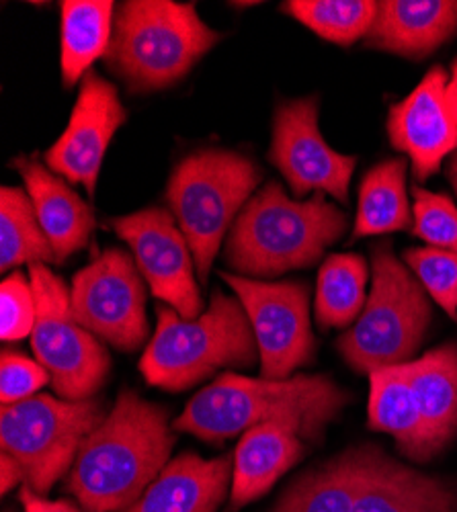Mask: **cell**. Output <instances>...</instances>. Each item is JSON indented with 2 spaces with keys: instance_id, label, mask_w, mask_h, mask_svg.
Masks as SVG:
<instances>
[{
  "instance_id": "cell-1",
  "label": "cell",
  "mask_w": 457,
  "mask_h": 512,
  "mask_svg": "<svg viewBox=\"0 0 457 512\" xmlns=\"http://www.w3.org/2000/svg\"><path fill=\"white\" fill-rule=\"evenodd\" d=\"M349 402L351 396L328 375L255 379L222 373L189 400L173 429L205 443H224L271 422L306 443H318Z\"/></svg>"
},
{
  "instance_id": "cell-2",
  "label": "cell",
  "mask_w": 457,
  "mask_h": 512,
  "mask_svg": "<svg viewBox=\"0 0 457 512\" xmlns=\"http://www.w3.org/2000/svg\"><path fill=\"white\" fill-rule=\"evenodd\" d=\"M177 435L169 410L121 390L111 412L82 443L66 490L82 512L128 510L171 461Z\"/></svg>"
},
{
  "instance_id": "cell-3",
  "label": "cell",
  "mask_w": 457,
  "mask_h": 512,
  "mask_svg": "<svg viewBox=\"0 0 457 512\" xmlns=\"http://www.w3.org/2000/svg\"><path fill=\"white\" fill-rule=\"evenodd\" d=\"M345 230L347 216L324 193L294 201L279 183H269L238 213L224 261L248 279L277 277L316 265Z\"/></svg>"
},
{
  "instance_id": "cell-4",
  "label": "cell",
  "mask_w": 457,
  "mask_h": 512,
  "mask_svg": "<svg viewBox=\"0 0 457 512\" xmlns=\"http://www.w3.org/2000/svg\"><path fill=\"white\" fill-rule=\"evenodd\" d=\"M156 332L140 359V373L154 388L185 392L224 367H253L257 338L238 297L214 291L210 308L185 320L162 302L156 304Z\"/></svg>"
},
{
  "instance_id": "cell-5",
  "label": "cell",
  "mask_w": 457,
  "mask_h": 512,
  "mask_svg": "<svg viewBox=\"0 0 457 512\" xmlns=\"http://www.w3.org/2000/svg\"><path fill=\"white\" fill-rule=\"evenodd\" d=\"M220 39L201 21L195 5L128 0L115 9L103 60L134 93L158 91L181 80Z\"/></svg>"
},
{
  "instance_id": "cell-6",
  "label": "cell",
  "mask_w": 457,
  "mask_h": 512,
  "mask_svg": "<svg viewBox=\"0 0 457 512\" xmlns=\"http://www.w3.org/2000/svg\"><path fill=\"white\" fill-rule=\"evenodd\" d=\"M373 283L355 324L337 340L345 363L373 373L412 361L431 324V300L421 281L392 254L390 244L373 248Z\"/></svg>"
},
{
  "instance_id": "cell-7",
  "label": "cell",
  "mask_w": 457,
  "mask_h": 512,
  "mask_svg": "<svg viewBox=\"0 0 457 512\" xmlns=\"http://www.w3.org/2000/svg\"><path fill=\"white\" fill-rule=\"evenodd\" d=\"M261 177V168L251 158L228 150H203L175 166L166 201L187 238L201 285L207 283L226 232Z\"/></svg>"
},
{
  "instance_id": "cell-8",
  "label": "cell",
  "mask_w": 457,
  "mask_h": 512,
  "mask_svg": "<svg viewBox=\"0 0 457 512\" xmlns=\"http://www.w3.org/2000/svg\"><path fill=\"white\" fill-rule=\"evenodd\" d=\"M105 416L99 398L70 402L35 394L0 408V447L21 463L25 486L48 496Z\"/></svg>"
},
{
  "instance_id": "cell-9",
  "label": "cell",
  "mask_w": 457,
  "mask_h": 512,
  "mask_svg": "<svg viewBox=\"0 0 457 512\" xmlns=\"http://www.w3.org/2000/svg\"><path fill=\"white\" fill-rule=\"evenodd\" d=\"M29 281L37 304L31 347L48 369L54 392L70 402L95 398L111 371L109 353L95 334L74 320L70 289L48 265H29Z\"/></svg>"
},
{
  "instance_id": "cell-10",
  "label": "cell",
  "mask_w": 457,
  "mask_h": 512,
  "mask_svg": "<svg viewBox=\"0 0 457 512\" xmlns=\"http://www.w3.org/2000/svg\"><path fill=\"white\" fill-rule=\"evenodd\" d=\"M74 320L121 353H134L150 336L146 289L132 254L107 248L78 271L70 287Z\"/></svg>"
},
{
  "instance_id": "cell-11",
  "label": "cell",
  "mask_w": 457,
  "mask_h": 512,
  "mask_svg": "<svg viewBox=\"0 0 457 512\" xmlns=\"http://www.w3.org/2000/svg\"><path fill=\"white\" fill-rule=\"evenodd\" d=\"M222 281L236 293L251 320L261 377L287 379L314 359L310 291L302 281H261L222 271Z\"/></svg>"
},
{
  "instance_id": "cell-12",
  "label": "cell",
  "mask_w": 457,
  "mask_h": 512,
  "mask_svg": "<svg viewBox=\"0 0 457 512\" xmlns=\"http://www.w3.org/2000/svg\"><path fill=\"white\" fill-rule=\"evenodd\" d=\"M134 252L138 271L158 302L171 306L185 320L203 312L193 254L175 216L164 207H148L107 224Z\"/></svg>"
},
{
  "instance_id": "cell-13",
  "label": "cell",
  "mask_w": 457,
  "mask_h": 512,
  "mask_svg": "<svg viewBox=\"0 0 457 512\" xmlns=\"http://www.w3.org/2000/svg\"><path fill=\"white\" fill-rule=\"evenodd\" d=\"M269 160L285 177L292 193H324L339 203L349 201L355 156L332 150L318 130V99L279 105L273 123Z\"/></svg>"
},
{
  "instance_id": "cell-14",
  "label": "cell",
  "mask_w": 457,
  "mask_h": 512,
  "mask_svg": "<svg viewBox=\"0 0 457 512\" xmlns=\"http://www.w3.org/2000/svg\"><path fill=\"white\" fill-rule=\"evenodd\" d=\"M117 89L95 72L82 78L68 127L44 154V162L68 183L85 185L95 197L103 156L119 127L126 123Z\"/></svg>"
},
{
  "instance_id": "cell-15",
  "label": "cell",
  "mask_w": 457,
  "mask_h": 512,
  "mask_svg": "<svg viewBox=\"0 0 457 512\" xmlns=\"http://www.w3.org/2000/svg\"><path fill=\"white\" fill-rule=\"evenodd\" d=\"M449 76L433 66L406 99L388 111L390 144L408 156L417 181H427L457 150V123L447 107Z\"/></svg>"
},
{
  "instance_id": "cell-16",
  "label": "cell",
  "mask_w": 457,
  "mask_h": 512,
  "mask_svg": "<svg viewBox=\"0 0 457 512\" xmlns=\"http://www.w3.org/2000/svg\"><path fill=\"white\" fill-rule=\"evenodd\" d=\"M384 455L378 445H361L306 469L281 492L271 512H353Z\"/></svg>"
},
{
  "instance_id": "cell-17",
  "label": "cell",
  "mask_w": 457,
  "mask_h": 512,
  "mask_svg": "<svg viewBox=\"0 0 457 512\" xmlns=\"http://www.w3.org/2000/svg\"><path fill=\"white\" fill-rule=\"evenodd\" d=\"M234 455L203 459L193 451L173 457L148 490L123 512H218L230 498Z\"/></svg>"
},
{
  "instance_id": "cell-18",
  "label": "cell",
  "mask_w": 457,
  "mask_h": 512,
  "mask_svg": "<svg viewBox=\"0 0 457 512\" xmlns=\"http://www.w3.org/2000/svg\"><path fill=\"white\" fill-rule=\"evenodd\" d=\"M13 166L19 170L27 187L41 230L54 248L56 265H62L74 252L89 244L97 224L93 209L70 189L68 183L35 158L19 156L13 160Z\"/></svg>"
},
{
  "instance_id": "cell-19",
  "label": "cell",
  "mask_w": 457,
  "mask_h": 512,
  "mask_svg": "<svg viewBox=\"0 0 457 512\" xmlns=\"http://www.w3.org/2000/svg\"><path fill=\"white\" fill-rule=\"evenodd\" d=\"M457 31L455 0H384L365 44L406 58H425Z\"/></svg>"
},
{
  "instance_id": "cell-20",
  "label": "cell",
  "mask_w": 457,
  "mask_h": 512,
  "mask_svg": "<svg viewBox=\"0 0 457 512\" xmlns=\"http://www.w3.org/2000/svg\"><path fill=\"white\" fill-rule=\"evenodd\" d=\"M367 426L390 435L398 451L410 461L425 463L441 451L402 365L369 373Z\"/></svg>"
},
{
  "instance_id": "cell-21",
  "label": "cell",
  "mask_w": 457,
  "mask_h": 512,
  "mask_svg": "<svg viewBox=\"0 0 457 512\" xmlns=\"http://www.w3.org/2000/svg\"><path fill=\"white\" fill-rule=\"evenodd\" d=\"M306 455V441L279 424L248 429L234 451L228 510L236 512L263 498L275 482Z\"/></svg>"
},
{
  "instance_id": "cell-22",
  "label": "cell",
  "mask_w": 457,
  "mask_h": 512,
  "mask_svg": "<svg viewBox=\"0 0 457 512\" xmlns=\"http://www.w3.org/2000/svg\"><path fill=\"white\" fill-rule=\"evenodd\" d=\"M353 512H457V490L386 453Z\"/></svg>"
},
{
  "instance_id": "cell-23",
  "label": "cell",
  "mask_w": 457,
  "mask_h": 512,
  "mask_svg": "<svg viewBox=\"0 0 457 512\" xmlns=\"http://www.w3.org/2000/svg\"><path fill=\"white\" fill-rule=\"evenodd\" d=\"M60 13V70L64 87L70 89L89 74L99 58H105L113 35L115 5L109 0H64Z\"/></svg>"
},
{
  "instance_id": "cell-24",
  "label": "cell",
  "mask_w": 457,
  "mask_h": 512,
  "mask_svg": "<svg viewBox=\"0 0 457 512\" xmlns=\"http://www.w3.org/2000/svg\"><path fill=\"white\" fill-rule=\"evenodd\" d=\"M439 449L457 435V347L443 345L402 365Z\"/></svg>"
},
{
  "instance_id": "cell-25",
  "label": "cell",
  "mask_w": 457,
  "mask_h": 512,
  "mask_svg": "<svg viewBox=\"0 0 457 512\" xmlns=\"http://www.w3.org/2000/svg\"><path fill=\"white\" fill-rule=\"evenodd\" d=\"M412 211L406 193V160L392 158L373 166L359 187L355 238L380 236L410 228Z\"/></svg>"
},
{
  "instance_id": "cell-26",
  "label": "cell",
  "mask_w": 457,
  "mask_h": 512,
  "mask_svg": "<svg viewBox=\"0 0 457 512\" xmlns=\"http://www.w3.org/2000/svg\"><path fill=\"white\" fill-rule=\"evenodd\" d=\"M367 263L359 254H332L316 283V320L320 328H347L361 316L367 295Z\"/></svg>"
},
{
  "instance_id": "cell-27",
  "label": "cell",
  "mask_w": 457,
  "mask_h": 512,
  "mask_svg": "<svg viewBox=\"0 0 457 512\" xmlns=\"http://www.w3.org/2000/svg\"><path fill=\"white\" fill-rule=\"evenodd\" d=\"M25 263H56L54 248L41 230L29 193L17 187H3L0 189V269L7 273Z\"/></svg>"
},
{
  "instance_id": "cell-28",
  "label": "cell",
  "mask_w": 457,
  "mask_h": 512,
  "mask_svg": "<svg viewBox=\"0 0 457 512\" xmlns=\"http://www.w3.org/2000/svg\"><path fill=\"white\" fill-rule=\"evenodd\" d=\"M283 11L332 44L351 46L369 33L378 13V3H371V0H292L283 5Z\"/></svg>"
},
{
  "instance_id": "cell-29",
  "label": "cell",
  "mask_w": 457,
  "mask_h": 512,
  "mask_svg": "<svg viewBox=\"0 0 457 512\" xmlns=\"http://www.w3.org/2000/svg\"><path fill=\"white\" fill-rule=\"evenodd\" d=\"M404 263L429 293L431 300L457 322V252L441 248H408Z\"/></svg>"
},
{
  "instance_id": "cell-30",
  "label": "cell",
  "mask_w": 457,
  "mask_h": 512,
  "mask_svg": "<svg viewBox=\"0 0 457 512\" xmlns=\"http://www.w3.org/2000/svg\"><path fill=\"white\" fill-rule=\"evenodd\" d=\"M412 232L431 248L457 252V207L441 195L423 187H414Z\"/></svg>"
},
{
  "instance_id": "cell-31",
  "label": "cell",
  "mask_w": 457,
  "mask_h": 512,
  "mask_svg": "<svg viewBox=\"0 0 457 512\" xmlns=\"http://www.w3.org/2000/svg\"><path fill=\"white\" fill-rule=\"evenodd\" d=\"M0 336L5 343L31 336L37 318L35 291L23 273L13 271L0 285Z\"/></svg>"
},
{
  "instance_id": "cell-32",
  "label": "cell",
  "mask_w": 457,
  "mask_h": 512,
  "mask_svg": "<svg viewBox=\"0 0 457 512\" xmlns=\"http://www.w3.org/2000/svg\"><path fill=\"white\" fill-rule=\"evenodd\" d=\"M46 383H52V377L39 361L21 353L3 351V359H0V400H3V406L35 396V392L44 388Z\"/></svg>"
},
{
  "instance_id": "cell-33",
  "label": "cell",
  "mask_w": 457,
  "mask_h": 512,
  "mask_svg": "<svg viewBox=\"0 0 457 512\" xmlns=\"http://www.w3.org/2000/svg\"><path fill=\"white\" fill-rule=\"evenodd\" d=\"M19 500L23 504V512H80L72 502H68V500H48L46 496L35 494L25 484L19 492Z\"/></svg>"
},
{
  "instance_id": "cell-34",
  "label": "cell",
  "mask_w": 457,
  "mask_h": 512,
  "mask_svg": "<svg viewBox=\"0 0 457 512\" xmlns=\"http://www.w3.org/2000/svg\"><path fill=\"white\" fill-rule=\"evenodd\" d=\"M19 484H25L23 467L13 455L3 451L0 453V490H3V494H9Z\"/></svg>"
},
{
  "instance_id": "cell-35",
  "label": "cell",
  "mask_w": 457,
  "mask_h": 512,
  "mask_svg": "<svg viewBox=\"0 0 457 512\" xmlns=\"http://www.w3.org/2000/svg\"><path fill=\"white\" fill-rule=\"evenodd\" d=\"M445 101H447V107L457 123V60L451 66V78H449L447 89H445Z\"/></svg>"
},
{
  "instance_id": "cell-36",
  "label": "cell",
  "mask_w": 457,
  "mask_h": 512,
  "mask_svg": "<svg viewBox=\"0 0 457 512\" xmlns=\"http://www.w3.org/2000/svg\"><path fill=\"white\" fill-rule=\"evenodd\" d=\"M447 175H449V181L453 185V191L457 195V154H453L449 158V164H447Z\"/></svg>"
}]
</instances>
